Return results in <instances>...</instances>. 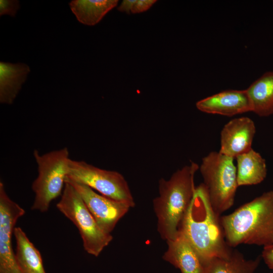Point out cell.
I'll list each match as a JSON object with an SVG mask.
<instances>
[{"label":"cell","instance_id":"cell-8","mask_svg":"<svg viewBox=\"0 0 273 273\" xmlns=\"http://www.w3.org/2000/svg\"><path fill=\"white\" fill-rule=\"evenodd\" d=\"M66 181L77 191L100 228L106 233L111 234L130 208L126 203L99 194L83 184L67 177Z\"/></svg>","mask_w":273,"mask_h":273},{"label":"cell","instance_id":"cell-1","mask_svg":"<svg viewBox=\"0 0 273 273\" xmlns=\"http://www.w3.org/2000/svg\"><path fill=\"white\" fill-rule=\"evenodd\" d=\"M203 263L218 257L228 258L233 251L225 240L220 216L213 209L203 183L196 188L193 198L179 226Z\"/></svg>","mask_w":273,"mask_h":273},{"label":"cell","instance_id":"cell-17","mask_svg":"<svg viewBox=\"0 0 273 273\" xmlns=\"http://www.w3.org/2000/svg\"><path fill=\"white\" fill-rule=\"evenodd\" d=\"M118 2V0H73L69 2V5L80 23L93 26L116 7Z\"/></svg>","mask_w":273,"mask_h":273},{"label":"cell","instance_id":"cell-4","mask_svg":"<svg viewBox=\"0 0 273 273\" xmlns=\"http://www.w3.org/2000/svg\"><path fill=\"white\" fill-rule=\"evenodd\" d=\"M33 156L38 175L32 184L35 197L31 209L44 212L52 201L62 194L69 173V151L66 147L40 155L35 150Z\"/></svg>","mask_w":273,"mask_h":273},{"label":"cell","instance_id":"cell-9","mask_svg":"<svg viewBox=\"0 0 273 273\" xmlns=\"http://www.w3.org/2000/svg\"><path fill=\"white\" fill-rule=\"evenodd\" d=\"M255 132V125L251 119L242 117L231 120L220 132L219 152L234 159L249 151L252 149Z\"/></svg>","mask_w":273,"mask_h":273},{"label":"cell","instance_id":"cell-2","mask_svg":"<svg viewBox=\"0 0 273 273\" xmlns=\"http://www.w3.org/2000/svg\"><path fill=\"white\" fill-rule=\"evenodd\" d=\"M220 222L226 242L232 248L241 244L263 248L273 245V190L220 216Z\"/></svg>","mask_w":273,"mask_h":273},{"label":"cell","instance_id":"cell-3","mask_svg":"<svg viewBox=\"0 0 273 273\" xmlns=\"http://www.w3.org/2000/svg\"><path fill=\"white\" fill-rule=\"evenodd\" d=\"M199 166L194 162L176 171L169 179L159 180V195L153 201L157 231L166 242L174 239L194 196V176Z\"/></svg>","mask_w":273,"mask_h":273},{"label":"cell","instance_id":"cell-12","mask_svg":"<svg viewBox=\"0 0 273 273\" xmlns=\"http://www.w3.org/2000/svg\"><path fill=\"white\" fill-rule=\"evenodd\" d=\"M30 72L23 63L0 62V102L12 104Z\"/></svg>","mask_w":273,"mask_h":273},{"label":"cell","instance_id":"cell-6","mask_svg":"<svg viewBox=\"0 0 273 273\" xmlns=\"http://www.w3.org/2000/svg\"><path fill=\"white\" fill-rule=\"evenodd\" d=\"M56 206L77 227L83 248L89 254L98 256L113 240L111 234L100 228L79 193L67 181Z\"/></svg>","mask_w":273,"mask_h":273},{"label":"cell","instance_id":"cell-14","mask_svg":"<svg viewBox=\"0 0 273 273\" xmlns=\"http://www.w3.org/2000/svg\"><path fill=\"white\" fill-rule=\"evenodd\" d=\"M252 112L260 117L273 114V71L266 72L246 89Z\"/></svg>","mask_w":273,"mask_h":273},{"label":"cell","instance_id":"cell-13","mask_svg":"<svg viewBox=\"0 0 273 273\" xmlns=\"http://www.w3.org/2000/svg\"><path fill=\"white\" fill-rule=\"evenodd\" d=\"M236 159L238 186L256 185L265 179L266 161L259 153L251 149Z\"/></svg>","mask_w":273,"mask_h":273},{"label":"cell","instance_id":"cell-5","mask_svg":"<svg viewBox=\"0 0 273 273\" xmlns=\"http://www.w3.org/2000/svg\"><path fill=\"white\" fill-rule=\"evenodd\" d=\"M234 159L213 151L203 158L199 166L210 202L219 215L233 205L239 187Z\"/></svg>","mask_w":273,"mask_h":273},{"label":"cell","instance_id":"cell-7","mask_svg":"<svg viewBox=\"0 0 273 273\" xmlns=\"http://www.w3.org/2000/svg\"><path fill=\"white\" fill-rule=\"evenodd\" d=\"M67 177L103 196L126 203L130 208L135 205L128 183L118 172L101 169L84 161L70 159Z\"/></svg>","mask_w":273,"mask_h":273},{"label":"cell","instance_id":"cell-18","mask_svg":"<svg viewBox=\"0 0 273 273\" xmlns=\"http://www.w3.org/2000/svg\"><path fill=\"white\" fill-rule=\"evenodd\" d=\"M20 7V3L18 0H1L0 16L9 15L14 17Z\"/></svg>","mask_w":273,"mask_h":273},{"label":"cell","instance_id":"cell-15","mask_svg":"<svg viewBox=\"0 0 273 273\" xmlns=\"http://www.w3.org/2000/svg\"><path fill=\"white\" fill-rule=\"evenodd\" d=\"M13 234L16 242V259L22 273H46L39 251L24 232L15 227Z\"/></svg>","mask_w":273,"mask_h":273},{"label":"cell","instance_id":"cell-19","mask_svg":"<svg viewBox=\"0 0 273 273\" xmlns=\"http://www.w3.org/2000/svg\"><path fill=\"white\" fill-rule=\"evenodd\" d=\"M157 1L138 0L135 3L131 10L132 14H138L148 10Z\"/></svg>","mask_w":273,"mask_h":273},{"label":"cell","instance_id":"cell-20","mask_svg":"<svg viewBox=\"0 0 273 273\" xmlns=\"http://www.w3.org/2000/svg\"><path fill=\"white\" fill-rule=\"evenodd\" d=\"M261 257L267 267L273 270V245L263 247Z\"/></svg>","mask_w":273,"mask_h":273},{"label":"cell","instance_id":"cell-10","mask_svg":"<svg viewBox=\"0 0 273 273\" xmlns=\"http://www.w3.org/2000/svg\"><path fill=\"white\" fill-rule=\"evenodd\" d=\"M196 105L203 112L226 116L252 111L246 89L224 90L199 101Z\"/></svg>","mask_w":273,"mask_h":273},{"label":"cell","instance_id":"cell-16","mask_svg":"<svg viewBox=\"0 0 273 273\" xmlns=\"http://www.w3.org/2000/svg\"><path fill=\"white\" fill-rule=\"evenodd\" d=\"M260 260V256L247 260L240 251L233 249L228 258L214 257L204 265L205 273H254Z\"/></svg>","mask_w":273,"mask_h":273},{"label":"cell","instance_id":"cell-11","mask_svg":"<svg viewBox=\"0 0 273 273\" xmlns=\"http://www.w3.org/2000/svg\"><path fill=\"white\" fill-rule=\"evenodd\" d=\"M167 242V248L162 258L181 273H205V267L200 256L185 236L178 232L173 240Z\"/></svg>","mask_w":273,"mask_h":273},{"label":"cell","instance_id":"cell-21","mask_svg":"<svg viewBox=\"0 0 273 273\" xmlns=\"http://www.w3.org/2000/svg\"><path fill=\"white\" fill-rule=\"evenodd\" d=\"M136 2V0H124L117 8V10L121 12H125L129 14L133 6Z\"/></svg>","mask_w":273,"mask_h":273}]
</instances>
